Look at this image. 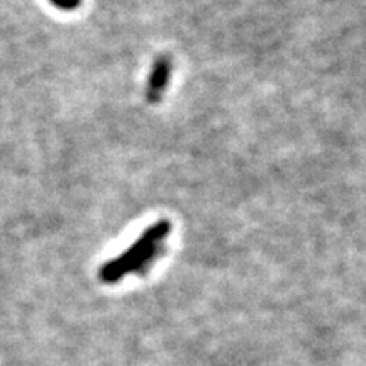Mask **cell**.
<instances>
[{"mask_svg": "<svg viewBox=\"0 0 366 366\" xmlns=\"http://www.w3.org/2000/svg\"><path fill=\"white\" fill-rule=\"evenodd\" d=\"M172 224L159 221L146 229L143 236L131 246L126 253L119 254L116 259L105 263L100 268V280L105 283H116L127 273L144 274L153 267L163 251L164 237L170 234Z\"/></svg>", "mask_w": 366, "mask_h": 366, "instance_id": "obj_1", "label": "cell"}, {"mask_svg": "<svg viewBox=\"0 0 366 366\" xmlns=\"http://www.w3.org/2000/svg\"><path fill=\"white\" fill-rule=\"evenodd\" d=\"M172 75V59L167 54H162L157 61H154L153 70H151L148 90H146V99L151 104H158L162 100L164 90H167L168 81Z\"/></svg>", "mask_w": 366, "mask_h": 366, "instance_id": "obj_2", "label": "cell"}, {"mask_svg": "<svg viewBox=\"0 0 366 366\" xmlns=\"http://www.w3.org/2000/svg\"><path fill=\"white\" fill-rule=\"evenodd\" d=\"M54 6L63 9V11H73L80 6L81 0H51Z\"/></svg>", "mask_w": 366, "mask_h": 366, "instance_id": "obj_3", "label": "cell"}]
</instances>
